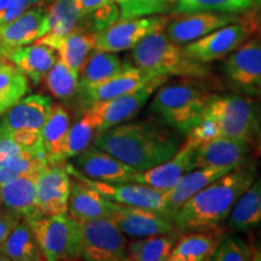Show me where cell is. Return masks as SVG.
<instances>
[{
  "mask_svg": "<svg viewBox=\"0 0 261 261\" xmlns=\"http://www.w3.org/2000/svg\"><path fill=\"white\" fill-rule=\"evenodd\" d=\"M257 177L256 166L248 160L195 194L172 220L179 232L214 230L226 220L241 195Z\"/></svg>",
  "mask_w": 261,
  "mask_h": 261,
  "instance_id": "6da1fadb",
  "label": "cell"
},
{
  "mask_svg": "<svg viewBox=\"0 0 261 261\" xmlns=\"http://www.w3.org/2000/svg\"><path fill=\"white\" fill-rule=\"evenodd\" d=\"M93 143L139 172L167 161L180 146L174 133L152 122L120 123L99 130Z\"/></svg>",
  "mask_w": 261,
  "mask_h": 261,
  "instance_id": "7a4b0ae2",
  "label": "cell"
},
{
  "mask_svg": "<svg viewBox=\"0 0 261 261\" xmlns=\"http://www.w3.org/2000/svg\"><path fill=\"white\" fill-rule=\"evenodd\" d=\"M137 67L152 75L185 76L200 79L208 76L210 67L185 56L181 46L174 44L163 31L146 35L132 48Z\"/></svg>",
  "mask_w": 261,
  "mask_h": 261,
  "instance_id": "3957f363",
  "label": "cell"
},
{
  "mask_svg": "<svg viewBox=\"0 0 261 261\" xmlns=\"http://www.w3.org/2000/svg\"><path fill=\"white\" fill-rule=\"evenodd\" d=\"M219 126L221 136L260 144L261 115L255 103L241 94L211 96L202 116Z\"/></svg>",
  "mask_w": 261,
  "mask_h": 261,
  "instance_id": "277c9868",
  "label": "cell"
},
{
  "mask_svg": "<svg viewBox=\"0 0 261 261\" xmlns=\"http://www.w3.org/2000/svg\"><path fill=\"white\" fill-rule=\"evenodd\" d=\"M211 94L190 84L166 85L155 93L150 112L179 132L187 133L200 121Z\"/></svg>",
  "mask_w": 261,
  "mask_h": 261,
  "instance_id": "5b68a950",
  "label": "cell"
},
{
  "mask_svg": "<svg viewBox=\"0 0 261 261\" xmlns=\"http://www.w3.org/2000/svg\"><path fill=\"white\" fill-rule=\"evenodd\" d=\"M42 257L48 261L76 260L81 257L80 223L67 213L42 215L25 220Z\"/></svg>",
  "mask_w": 261,
  "mask_h": 261,
  "instance_id": "8992f818",
  "label": "cell"
},
{
  "mask_svg": "<svg viewBox=\"0 0 261 261\" xmlns=\"http://www.w3.org/2000/svg\"><path fill=\"white\" fill-rule=\"evenodd\" d=\"M249 12L244 14L240 21L215 29L210 34L181 46L185 56L205 64L227 57L254 33H257Z\"/></svg>",
  "mask_w": 261,
  "mask_h": 261,
  "instance_id": "52a82bcc",
  "label": "cell"
},
{
  "mask_svg": "<svg viewBox=\"0 0 261 261\" xmlns=\"http://www.w3.org/2000/svg\"><path fill=\"white\" fill-rule=\"evenodd\" d=\"M81 259L87 261L128 260L125 233L112 218L80 223Z\"/></svg>",
  "mask_w": 261,
  "mask_h": 261,
  "instance_id": "ba28073f",
  "label": "cell"
},
{
  "mask_svg": "<svg viewBox=\"0 0 261 261\" xmlns=\"http://www.w3.org/2000/svg\"><path fill=\"white\" fill-rule=\"evenodd\" d=\"M223 73L238 93L261 97V40L248 39L226 57Z\"/></svg>",
  "mask_w": 261,
  "mask_h": 261,
  "instance_id": "9c48e42d",
  "label": "cell"
},
{
  "mask_svg": "<svg viewBox=\"0 0 261 261\" xmlns=\"http://www.w3.org/2000/svg\"><path fill=\"white\" fill-rule=\"evenodd\" d=\"M168 22L169 17L163 15L119 19L103 31L96 33L94 48L114 54L129 50L142 41L146 35L163 31Z\"/></svg>",
  "mask_w": 261,
  "mask_h": 261,
  "instance_id": "30bf717a",
  "label": "cell"
},
{
  "mask_svg": "<svg viewBox=\"0 0 261 261\" xmlns=\"http://www.w3.org/2000/svg\"><path fill=\"white\" fill-rule=\"evenodd\" d=\"M168 77L165 75H159L135 92L91 104L89 110L96 120L98 132L133 119L148 103L158 87L166 83Z\"/></svg>",
  "mask_w": 261,
  "mask_h": 261,
  "instance_id": "8fae6325",
  "label": "cell"
},
{
  "mask_svg": "<svg viewBox=\"0 0 261 261\" xmlns=\"http://www.w3.org/2000/svg\"><path fill=\"white\" fill-rule=\"evenodd\" d=\"M67 169L75 178L80 179L89 187L96 189L107 198L116 203L151 210L166 214V191L158 190V189L139 184V182H106L94 180V179H90L80 174L69 166Z\"/></svg>",
  "mask_w": 261,
  "mask_h": 261,
  "instance_id": "7c38bea8",
  "label": "cell"
},
{
  "mask_svg": "<svg viewBox=\"0 0 261 261\" xmlns=\"http://www.w3.org/2000/svg\"><path fill=\"white\" fill-rule=\"evenodd\" d=\"M110 218L115 221L125 236L130 238L151 237L175 231L173 220L166 214L116 202Z\"/></svg>",
  "mask_w": 261,
  "mask_h": 261,
  "instance_id": "4fadbf2b",
  "label": "cell"
},
{
  "mask_svg": "<svg viewBox=\"0 0 261 261\" xmlns=\"http://www.w3.org/2000/svg\"><path fill=\"white\" fill-rule=\"evenodd\" d=\"M242 16L226 12L201 11L182 14L166 25L167 37L179 46L197 40L215 29L240 21Z\"/></svg>",
  "mask_w": 261,
  "mask_h": 261,
  "instance_id": "5bb4252c",
  "label": "cell"
},
{
  "mask_svg": "<svg viewBox=\"0 0 261 261\" xmlns=\"http://www.w3.org/2000/svg\"><path fill=\"white\" fill-rule=\"evenodd\" d=\"M71 179L67 167H45L37 177V207L42 215H60L68 212Z\"/></svg>",
  "mask_w": 261,
  "mask_h": 261,
  "instance_id": "9a60e30c",
  "label": "cell"
},
{
  "mask_svg": "<svg viewBox=\"0 0 261 261\" xmlns=\"http://www.w3.org/2000/svg\"><path fill=\"white\" fill-rule=\"evenodd\" d=\"M52 107L51 98L44 94L21 98L0 119V138L19 129L41 130Z\"/></svg>",
  "mask_w": 261,
  "mask_h": 261,
  "instance_id": "2e32d148",
  "label": "cell"
},
{
  "mask_svg": "<svg viewBox=\"0 0 261 261\" xmlns=\"http://www.w3.org/2000/svg\"><path fill=\"white\" fill-rule=\"evenodd\" d=\"M74 163L85 177L106 182H127L132 180L137 169L126 165L109 152L94 146H87L74 156Z\"/></svg>",
  "mask_w": 261,
  "mask_h": 261,
  "instance_id": "e0dca14e",
  "label": "cell"
},
{
  "mask_svg": "<svg viewBox=\"0 0 261 261\" xmlns=\"http://www.w3.org/2000/svg\"><path fill=\"white\" fill-rule=\"evenodd\" d=\"M47 14L42 8L25 10L6 23H0V45L8 55L15 48L32 44L47 33Z\"/></svg>",
  "mask_w": 261,
  "mask_h": 261,
  "instance_id": "ac0fdd59",
  "label": "cell"
},
{
  "mask_svg": "<svg viewBox=\"0 0 261 261\" xmlns=\"http://www.w3.org/2000/svg\"><path fill=\"white\" fill-rule=\"evenodd\" d=\"M159 75H152L148 71L140 69L139 67H133L130 64H123L122 70L120 73L110 77L103 83L86 87V89L77 90V93L81 97L84 103L93 104L102 100L113 99L122 94L142 89L146 84L155 79Z\"/></svg>",
  "mask_w": 261,
  "mask_h": 261,
  "instance_id": "d6986e66",
  "label": "cell"
},
{
  "mask_svg": "<svg viewBox=\"0 0 261 261\" xmlns=\"http://www.w3.org/2000/svg\"><path fill=\"white\" fill-rule=\"evenodd\" d=\"M253 146L242 139L220 136L196 149L195 168H236L248 161Z\"/></svg>",
  "mask_w": 261,
  "mask_h": 261,
  "instance_id": "ffe728a7",
  "label": "cell"
},
{
  "mask_svg": "<svg viewBox=\"0 0 261 261\" xmlns=\"http://www.w3.org/2000/svg\"><path fill=\"white\" fill-rule=\"evenodd\" d=\"M196 149L184 144L173 158L159 163L146 171H137L132 177V182L148 185L161 191H168L177 184L185 173L195 168Z\"/></svg>",
  "mask_w": 261,
  "mask_h": 261,
  "instance_id": "44dd1931",
  "label": "cell"
},
{
  "mask_svg": "<svg viewBox=\"0 0 261 261\" xmlns=\"http://www.w3.org/2000/svg\"><path fill=\"white\" fill-rule=\"evenodd\" d=\"M38 175H17L0 185V204L6 213L31 220L41 214L37 207Z\"/></svg>",
  "mask_w": 261,
  "mask_h": 261,
  "instance_id": "7402d4cb",
  "label": "cell"
},
{
  "mask_svg": "<svg viewBox=\"0 0 261 261\" xmlns=\"http://www.w3.org/2000/svg\"><path fill=\"white\" fill-rule=\"evenodd\" d=\"M115 202L89 187L80 179L71 181L68 211L70 217L79 223L108 218L113 214Z\"/></svg>",
  "mask_w": 261,
  "mask_h": 261,
  "instance_id": "603a6c76",
  "label": "cell"
},
{
  "mask_svg": "<svg viewBox=\"0 0 261 261\" xmlns=\"http://www.w3.org/2000/svg\"><path fill=\"white\" fill-rule=\"evenodd\" d=\"M234 168L203 167L185 173L171 190L166 191V214L172 219L177 211L202 189Z\"/></svg>",
  "mask_w": 261,
  "mask_h": 261,
  "instance_id": "cb8c5ba5",
  "label": "cell"
},
{
  "mask_svg": "<svg viewBox=\"0 0 261 261\" xmlns=\"http://www.w3.org/2000/svg\"><path fill=\"white\" fill-rule=\"evenodd\" d=\"M56 52L48 45L34 42L33 45L15 48L8 55V60L27 77L28 81L31 80L34 85H38L57 62Z\"/></svg>",
  "mask_w": 261,
  "mask_h": 261,
  "instance_id": "d4e9b609",
  "label": "cell"
},
{
  "mask_svg": "<svg viewBox=\"0 0 261 261\" xmlns=\"http://www.w3.org/2000/svg\"><path fill=\"white\" fill-rule=\"evenodd\" d=\"M46 14L47 33L34 42L48 45L55 50L61 39L74 31L84 18L79 0H52Z\"/></svg>",
  "mask_w": 261,
  "mask_h": 261,
  "instance_id": "484cf974",
  "label": "cell"
},
{
  "mask_svg": "<svg viewBox=\"0 0 261 261\" xmlns=\"http://www.w3.org/2000/svg\"><path fill=\"white\" fill-rule=\"evenodd\" d=\"M70 128V119L62 104H54L41 129L42 145L50 166L62 165L65 158V143Z\"/></svg>",
  "mask_w": 261,
  "mask_h": 261,
  "instance_id": "4316f807",
  "label": "cell"
},
{
  "mask_svg": "<svg viewBox=\"0 0 261 261\" xmlns=\"http://www.w3.org/2000/svg\"><path fill=\"white\" fill-rule=\"evenodd\" d=\"M261 224V177L238 197L227 218V226L232 231L242 232Z\"/></svg>",
  "mask_w": 261,
  "mask_h": 261,
  "instance_id": "83f0119b",
  "label": "cell"
},
{
  "mask_svg": "<svg viewBox=\"0 0 261 261\" xmlns=\"http://www.w3.org/2000/svg\"><path fill=\"white\" fill-rule=\"evenodd\" d=\"M96 44V32L90 31L86 27L77 25L69 34L62 38L57 44L56 51L60 60L65 65L80 73L91 52L94 50Z\"/></svg>",
  "mask_w": 261,
  "mask_h": 261,
  "instance_id": "f1b7e54d",
  "label": "cell"
},
{
  "mask_svg": "<svg viewBox=\"0 0 261 261\" xmlns=\"http://www.w3.org/2000/svg\"><path fill=\"white\" fill-rule=\"evenodd\" d=\"M220 234L192 231L175 242L167 261H208L220 242Z\"/></svg>",
  "mask_w": 261,
  "mask_h": 261,
  "instance_id": "f546056e",
  "label": "cell"
},
{
  "mask_svg": "<svg viewBox=\"0 0 261 261\" xmlns=\"http://www.w3.org/2000/svg\"><path fill=\"white\" fill-rule=\"evenodd\" d=\"M123 64L114 52L99 51L94 48L80 70L77 90L86 89L103 83L122 70Z\"/></svg>",
  "mask_w": 261,
  "mask_h": 261,
  "instance_id": "4dcf8cb0",
  "label": "cell"
},
{
  "mask_svg": "<svg viewBox=\"0 0 261 261\" xmlns=\"http://www.w3.org/2000/svg\"><path fill=\"white\" fill-rule=\"evenodd\" d=\"M0 250L9 257V260L12 261H37L44 259L32 228L24 219L12 228L4 242L0 244Z\"/></svg>",
  "mask_w": 261,
  "mask_h": 261,
  "instance_id": "1f68e13d",
  "label": "cell"
},
{
  "mask_svg": "<svg viewBox=\"0 0 261 261\" xmlns=\"http://www.w3.org/2000/svg\"><path fill=\"white\" fill-rule=\"evenodd\" d=\"M178 241L175 231L158 236L137 238L127 246L128 260L133 261H166Z\"/></svg>",
  "mask_w": 261,
  "mask_h": 261,
  "instance_id": "d6a6232c",
  "label": "cell"
},
{
  "mask_svg": "<svg viewBox=\"0 0 261 261\" xmlns=\"http://www.w3.org/2000/svg\"><path fill=\"white\" fill-rule=\"evenodd\" d=\"M28 79L11 62L0 61V116L28 92Z\"/></svg>",
  "mask_w": 261,
  "mask_h": 261,
  "instance_id": "836d02e7",
  "label": "cell"
},
{
  "mask_svg": "<svg viewBox=\"0 0 261 261\" xmlns=\"http://www.w3.org/2000/svg\"><path fill=\"white\" fill-rule=\"evenodd\" d=\"M261 0H178L172 14L214 11L226 14H247L259 8Z\"/></svg>",
  "mask_w": 261,
  "mask_h": 261,
  "instance_id": "e575fe53",
  "label": "cell"
},
{
  "mask_svg": "<svg viewBox=\"0 0 261 261\" xmlns=\"http://www.w3.org/2000/svg\"><path fill=\"white\" fill-rule=\"evenodd\" d=\"M42 81L45 89L55 98L60 100H69L77 93L79 73L70 69L68 65L58 60Z\"/></svg>",
  "mask_w": 261,
  "mask_h": 261,
  "instance_id": "d590c367",
  "label": "cell"
},
{
  "mask_svg": "<svg viewBox=\"0 0 261 261\" xmlns=\"http://www.w3.org/2000/svg\"><path fill=\"white\" fill-rule=\"evenodd\" d=\"M98 133L96 120L90 110L69 128L65 143V158L70 159L84 151Z\"/></svg>",
  "mask_w": 261,
  "mask_h": 261,
  "instance_id": "8d00e7d4",
  "label": "cell"
},
{
  "mask_svg": "<svg viewBox=\"0 0 261 261\" xmlns=\"http://www.w3.org/2000/svg\"><path fill=\"white\" fill-rule=\"evenodd\" d=\"M178 0H126L119 4L120 19L172 12Z\"/></svg>",
  "mask_w": 261,
  "mask_h": 261,
  "instance_id": "74e56055",
  "label": "cell"
},
{
  "mask_svg": "<svg viewBox=\"0 0 261 261\" xmlns=\"http://www.w3.org/2000/svg\"><path fill=\"white\" fill-rule=\"evenodd\" d=\"M253 249L237 236L221 238L215 248L211 260L213 261H249L252 260Z\"/></svg>",
  "mask_w": 261,
  "mask_h": 261,
  "instance_id": "f35d334b",
  "label": "cell"
},
{
  "mask_svg": "<svg viewBox=\"0 0 261 261\" xmlns=\"http://www.w3.org/2000/svg\"><path fill=\"white\" fill-rule=\"evenodd\" d=\"M87 25H84L92 32H99L109 27L110 24L115 23L120 19V6L115 2H109L108 4L100 6L92 14L86 16ZM83 18V19H84Z\"/></svg>",
  "mask_w": 261,
  "mask_h": 261,
  "instance_id": "ab89813d",
  "label": "cell"
},
{
  "mask_svg": "<svg viewBox=\"0 0 261 261\" xmlns=\"http://www.w3.org/2000/svg\"><path fill=\"white\" fill-rule=\"evenodd\" d=\"M221 136L220 128L218 123L213 120L201 117L200 121L192 127L187 133V143L185 144L197 149L204 143L213 140Z\"/></svg>",
  "mask_w": 261,
  "mask_h": 261,
  "instance_id": "60d3db41",
  "label": "cell"
},
{
  "mask_svg": "<svg viewBox=\"0 0 261 261\" xmlns=\"http://www.w3.org/2000/svg\"><path fill=\"white\" fill-rule=\"evenodd\" d=\"M35 4H38L37 0H10L9 4L0 10V23L12 21Z\"/></svg>",
  "mask_w": 261,
  "mask_h": 261,
  "instance_id": "b9f144b4",
  "label": "cell"
},
{
  "mask_svg": "<svg viewBox=\"0 0 261 261\" xmlns=\"http://www.w3.org/2000/svg\"><path fill=\"white\" fill-rule=\"evenodd\" d=\"M21 219L15 215H11L6 212H0V244L4 242L8 234L17 225Z\"/></svg>",
  "mask_w": 261,
  "mask_h": 261,
  "instance_id": "7bdbcfd3",
  "label": "cell"
},
{
  "mask_svg": "<svg viewBox=\"0 0 261 261\" xmlns=\"http://www.w3.org/2000/svg\"><path fill=\"white\" fill-rule=\"evenodd\" d=\"M112 0H79V4L81 8V12H83L84 17L92 14L93 11H96L97 9H99L100 6L108 4Z\"/></svg>",
  "mask_w": 261,
  "mask_h": 261,
  "instance_id": "ee69618b",
  "label": "cell"
},
{
  "mask_svg": "<svg viewBox=\"0 0 261 261\" xmlns=\"http://www.w3.org/2000/svg\"><path fill=\"white\" fill-rule=\"evenodd\" d=\"M250 14V17H252L254 24H255V27L257 29V33H261V5L259 8L254 9L253 11L249 12Z\"/></svg>",
  "mask_w": 261,
  "mask_h": 261,
  "instance_id": "f6af8a7d",
  "label": "cell"
},
{
  "mask_svg": "<svg viewBox=\"0 0 261 261\" xmlns=\"http://www.w3.org/2000/svg\"><path fill=\"white\" fill-rule=\"evenodd\" d=\"M252 260H254V261H261V247H259L255 250H253Z\"/></svg>",
  "mask_w": 261,
  "mask_h": 261,
  "instance_id": "bcb514c9",
  "label": "cell"
},
{
  "mask_svg": "<svg viewBox=\"0 0 261 261\" xmlns=\"http://www.w3.org/2000/svg\"><path fill=\"white\" fill-rule=\"evenodd\" d=\"M4 60H6V54L4 48H3L2 45H0V61H4Z\"/></svg>",
  "mask_w": 261,
  "mask_h": 261,
  "instance_id": "7dc6e473",
  "label": "cell"
},
{
  "mask_svg": "<svg viewBox=\"0 0 261 261\" xmlns=\"http://www.w3.org/2000/svg\"><path fill=\"white\" fill-rule=\"evenodd\" d=\"M10 3V0H0V10H3Z\"/></svg>",
  "mask_w": 261,
  "mask_h": 261,
  "instance_id": "c3c4849f",
  "label": "cell"
},
{
  "mask_svg": "<svg viewBox=\"0 0 261 261\" xmlns=\"http://www.w3.org/2000/svg\"><path fill=\"white\" fill-rule=\"evenodd\" d=\"M0 261H10V260H9V257L6 256L5 254L2 252V250H0Z\"/></svg>",
  "mask_w": 261,
  "mask_h": 261,
  "instance_id": "681fc988",
  "label": "cell"
},
{
  "mask_svg": "<svg viewBox=\"0 0 261 261\" xmlns=\"http://www.w3.org/2000/svg\"><path fill=\"white\" fill-rule=\"evenodd\" d=\"M113 2H115V3H117V4H121V3H123V2H126V0H113Z\"/></svg>",
  "mask_w": 261,
  "mask_h": 261,
  "instance_id": "f907efd6",
  "label": "cell"
},
{
  "mask_svg": "<svg viewBox=\"0 0 261 261\" xmlns=\"http://www.w3.org/2000/svg\"><path fill=\"white\" fill-rule=\"evenodd\" d=\"M40 2H42V0H37V3H40Z\"/></svg>",
  "mask_w": 261,
  "mask_h": 261,
  "instance_id": "816d5d0a",
  "label": "cell"
},
{
  "mask_svg": "<svg viewBox=\"0 0 261 261\" xmlns=\"http://www.w3.org/2000/svg\"><path fill=\"white\" fill-rule=\"evenodd\" d=\"M259 39H260V40H261V33H260V38H259Z\"/></svg>",
  "mask_w": 261,
  "mask_h": 261,
  "instance_id": "f5cc1de1",
  "label": "cell"
},
{
  "mask_svg": "<svg viewBox=\"0 0 261 261\" xmlns=\"http://www.w3.org/2000/svg\"><path fill=\"white\" fill-rule=\"evenodd\" d=\"M260 145H261V138H260Z\"/></svg>",
  "mask_w": 261,
  "mask_h": 261,
  "instance_id": "db71d44e",
  "label": "cell"
}]
</instances>
